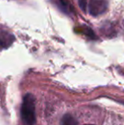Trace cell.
I'll return each mask as SVG.
<instances>
[{
  "instance_id": "cell-1",
  "label": "cell",
  "mask_w": 124,
  "mask_h": 125,
  "mask_svg": "<svg viewBox=\"0 0 124 125\" xmlns=\"http://www.w3.org/2000/svg\"><path fill=\"white\" fill-rule=\"evenodd\" d=\"M20 115L22 121L27 125L36 124V105L35 98L31 94H27L23 98Z\"/></svg>"
},
{
  "instance_id": "cell-2",
  "label": "cell",
  "mask_w": 124,
  "mask_h": 125,
  "mask_svg": "<svg viewBox=\"0 0 124 125\" xmlns=\"http://www.w3.org/2000/svg\"><path fill=\"white\" fill-rule=\"evenodd\" d=\"M88 7L93 16H98L105 13L107 10V2L105 0H89Z\"/></svg>"
},
{
  "instance_id": "cell-3",
  "label": "cell",
  "mask_w": 124,
  "mask_h": 125,
  "mask_svg": "<svg viewBox=\"0 0 124 125\" xmlns=\"http://www.w3.org/2000/svg\"><path fill=\"white\" fill-rule=\"evenodd\" d=\"M14 41H15V37L12 34L5 31L0 32V49L8 48Z\"/></svg>"
},
{
  "instance_id": "cell-4",
  "label": "cell",
  "mask_w": 124,
  "mask_h": 125,
  "mask_svg": "<svg viewBox=\"0 0 124 125\" xmlns=\"http://www.w3.org/2000/svg\"><path fill=\"white\" fill-rule=\"evenodd\" d=\"M61 125H77V121L71 114H66L62 117Z\"/></svg>"
},
{
  "instance_id": "cell-5",
  "label": "cell",
  "mask_w": 124,
  "mask_h": 125,
  "mask_svg": "<svg viewBox=\"0 0 124 125\" xmlns=\"http://www.w3.org/2000/svg\"><path fill=\"white\" fill-rule=\"evenodd\" d=\"M88 0H78V4L83 11L86 12L88 9Z\"/></svg>"
},
{
  "instance_id": "cell-6",
  "label": "cell",
  "mask_w": 124,
  "mask_h": 125,
  "mask_svg": "<svg viewBox=\"0 0 124 125\" xmlns=\"http://www.w3.org/2000/svg\"><path fill=\"white\" fill-rule=\"evenodd\" d=\"M86 125H92V124H86Z\"/></svg>"
}]
</instances>
